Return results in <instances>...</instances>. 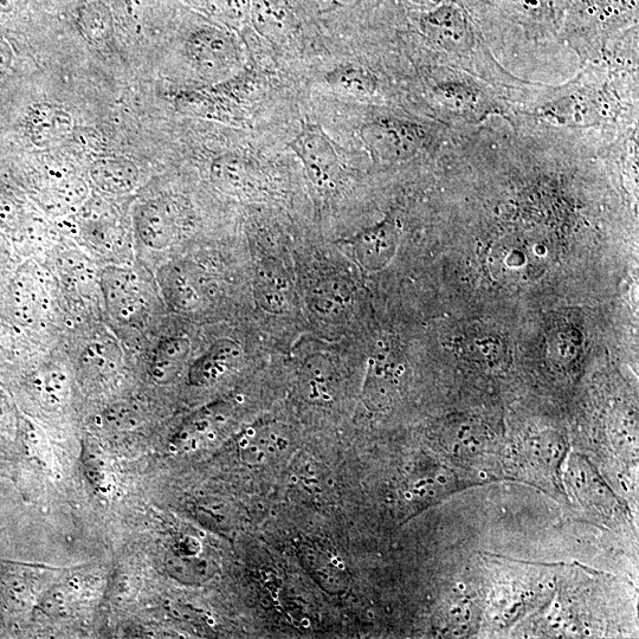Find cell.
<instances>
[{
	"label": "cell",
	"instance_id": "6da1fadb",
	"mask_svg": "<svg viewBox=\"0 0 639 639\" xmlns=\"http://www.w3.org/2000/svg\"><path fill=\"white\" fill-rule=\"evenodd\" d=\"M299 157L309 180L319 189L333 190L347 174L344 148L329 138L320 125H303L289 144Z\"/></svg>",
	"mask_w": 639,
	"mask_h": 639
},
{
	"label": "cell",
	"instance_id": "7a4b0ae2",
	"mask_svg": "<svg viewBox=\"0 0 639 639\" xmlns=\"http://www.w3.org/2000/svg\"><path fill=\"white\" fill-rule=\"evenodd\" d=\"M360 137L371 157L379 163H400L423 150L424 127L408 120L379 118L360 129Z\"/></svg>",
	"mask_w": 639,
	"mask_h": 639
},
{
	"label": "cell",
	"instance_id": "3957f363",
	"mask_svg": "<svg viewBox=\"0 0 639 639\" xmlns=\"http://www.w3.org/2000/svg\"><path fill=\"white\" fill-rule=\"evenodd\" d=\"M421 29L426 40L444 53L463 54L474 47L473 25L466 11L455 2L426 11L421 18Z\"/></svg>",
	"mask_w": 639,
	"mask_h": 639
},
{
	"label": "cell",
	"instance_id": "277c9868",
	"mask_svg": "<svg viewBox=\"0 0 639 639\" xmlns=\"http://www.w3.org/2000/svg\"><path fill=\"white\" fill-rule=\"evenodd\" d=\"M186 53L199 73L209 79L228 75L240 62V50L235 38L215 28L193 32L187 40Z\"/></svg>",
	"mask_w": 639,
	"mask_h": 639
},
{
	"label": "cell",
	"instance_id": "5b68a950",
	"mask_svg": "<svg viewBox=\"0 0 639 639\" xmlns=\"http://www.w3.org/2000/svg\"><path fill=\"white\" fill-rule=\"evenodd\" d=\"M100 289L108 312L121 322L140 318L147 308L144 284L134 270L108 266L100 273Z\"/></svg>",
	"mask_w": 639,
	"mask_h": 639
},
{
	"label": "cell",
	"instance_id": "8992f818",
	"mask_svg": "<svg viewBox=\"0 0 639 639\" xmlns=\"http://www.w3.org/2000/svg\"><path fill=\"white\" fill-rule=\"evenodd\" d=\"M134 222L140 241L153 250L171 247L182 232L179 206L166 198L139 204L135 208Z\"/></svg>",
	"mask_w": 639,
	"mask_h": 639
},
{
	"label": "cell",
	"instance_id": "52a82bcc",
	"mask_svg": "<svg viewBox=\"0 0 639 639\" xmlns=\"http://www.w3.org/2000/svg\"><path fill=\"white\" fill-rule=\"evenodd\" d=\"M539 113L540 118L554 125L587 128L596 127L608 119L609 106L597 94L587 90H576L546 103Z\"/></svg>",
	"mask_w": 639,
	"mask_h": 639
},
{
	"label": "cell",
	"instance_id": "ba28073f",
	"mask_svg": "<svg viewBox=\"0 0 639 639\" xmlns=\"http://www.w3.org/2000/svg\"><path fill=\"white\" fill-rule=\"evenodd\" d=\"M398 238L395 221L386 218L383 222L360 231L341 243L361 268L378 271L384 269L395 256Z\"/></svg>",
	"mask_w": 639,
	"mask_h": 639
},
{
	"label": "cell",
	"instance_id": "9c48e42d",
	"mask_svg": "<svg viewBox=\"0 0 639 639\" xmlns=\"http://www.w3.org/2000/svg\"><path fill=\"white\" fill-rule=\"evenodd\" d=\"M242 359L243 350L236 341L219 339L190 366L187 377L192 386H212L235 371Z\"/></svg>",
	"mask_w": 639,
	"mask_h": 639
},
{
	"label": "cell",
	"instance_id": "30bf717a",
	"mask_svg": "<svg viewBox=\"0 0 639 639\" xmlns=\"http://www.w3.org/2000/svg\"><path fill=\"white\" fill-rule=\"evenodd\" d=\"M229 409L228 404L217 403L193 413L174 435V450L187 453L216 440L219 431L228 422Z\"/></svg>",
	"mask_w": 639,
	"mask_h": 639
},
{
	"label": "cell",
	"instance_id": "8fae6325",
	"mask_svg": "<svg viewBox=\"0 0 639 639\" xmlns=\"http://www.w3.org/2000/svg\"><path fill=\"white\" fill-rule=\"evenodd\" d=\"M32 144L49 147L66 140L74 128L73 116L54 103H37L32 106L25 120Z\"/></svg>",
	"mask_w": 639,
	"mask_h": 639
},
{
	"label": "cell",
	"instance_id": "7c38bea8",
	"mask_svg": "<svg viewBox=\"0 0 639 639\" xmlns=\"http://www.w3.org/2000/svg\"><path fill=\"white\" fill-rule=\"evenodd\" d=\"M159 284L167 302L182 312H195L203 306L205 293L197 276L179 264L159 270Z\"/></svg>",
	"mask_w": 639,
	"mask_h": 639
},
{
	"label": "cell",
	"instance_id": "4fadbf2b",
	"mask_svg": "<svg viewBox=\"0 0 639 639\" xmlns=\"http://www.w3.org/2000/svg\"><path fill=\"white\" fill-rule=\"evenodd\" d=\"M122 365L120 348L112 341L90 342L80 355L79 372L83 384L100 387L118 376Z\"/></svg>",
	"mask_w": 639,
	"mask_h": 639
},
{
	"label": "cell",
	"instance_id": "5bb4252c",
	"mask_svg": "<svg viewBox=\"0 0 639 639\" xmlns=\"http://www.w3.org/2000/svg\"><path fill=\"white\" fill-rule=\"evenodd\" d=\"M90 179L108 195L122 196L132 192L139 182V170L126 158H100L90 166Z\"/></svg>",
	"mask_w": 639,
	"mask_h": 639
},
{
	"label": "cell",
	"instance_id": "9a60e30c",
	"mask_svg": "<svg viewBox=\"0 0 639 639\" xmlns=\"http://www.w3.org/2000/svg\"><path fill=\"white\" fill-rule=\"evenodd\" d=\"M191 353V342L186 337H170L161 340L154 350L150 374L154 382L169 384L183 371Z\"/></svg>",
	"mask_w": 639,
	"mask_h": 639
},
{
	"label": "cell",
	"instance_id": "2e32d148",
	"mask_svg": "<svg viewBox=\"0 0 639 639\" xmlns=\"http://www.w3.org/2000/svg\"><path fill=\"white\" fill-rule=\"evenodd\" d=\"M212 182L230 195H244L254 190V170L241 157L223 156L213 161Z\"/></svg>",
	"mask_w": 639,
	"mask_h": 639
},
{
	"label": "cell",
	"instance_id": "e0dca14e",
	"mask_svg": "<svg viewBox=\"0 0 639 639\" xmlns=\"http://www.w3.org/2000/svg\"><path fill=\"white\" fill-rule=\"evenodd\" d=\"M289 283L282 270L275 266H262L255 280V298L269 313L281 314L289 307Z\"/></svg>",
	"mask_w": 639,
	"mask_h": 639
},
{
	"label": "cell",
	"instance_id": "ac0fdd59",
	"mask_svg": "<svg viewBox=\"0 0 639 639\" xmlns=\"http://www.w3.org/2000/svg\"><path fill=\"white\" fill-rule=\"evenodd\" d=\"M286 437L282 429L273 425H264L258 429H251L242 438L240 448L244 462L250 464H263L271 457L282 453L287 447Z\"/></svg>",
	"mask_w": 639,
	"mask_h": 639
},
{
	"label": "cell",
	"instance_id": "d6986e66",
	"mask_svg": "<svg viewBox=\"0 0 639 639\" xmlns=\"http://www.w3.org/2000/svg\"><path fill=\"white\" fill-rule=\"evenodd\" d=\"M35 390L44 408L51 411L62 408L70 396V383L67 373L61 367L55 365L43 367L37 373Z\"/></svg>",
	"mask_w": 639,
	"mask_h": 639
},
{
	"label": "cell",
	"instance_id": "ffe728a7",
	"mask_svg": "<svg viewBox=\"0 0 639 639\" xmlns=\"http://www.w3.org/2000/svg\"><path fill=\"white\" fill-rule=\"evenodd\" d=\"M301 387L305 396L314 402H328L333 397L334 373L322 357L309 359L301 372Z\"/></svg>",
	"mask_w": 639,
	"mask_h": 639
},
{
	"label": "cell",
	"instance_id": "44dd1931",
	"mask_svg": "<svg viewBox=\"0 0 639 639\" xmlns=\"http://www.w3.org/2000/svg\"><path fill=\"white\" fill-rule=\"evenodd\" d=\"M251 17L258 31L270 40H281L289 28L288 12L280 0H253Z\"/></svg>",
	"mask_w": 639,
	"mask_h": 639
},
{
	"label": "cell",
	"instance_id": "7402d4cb",
	"mask_svg": "<svg viewBox=\"0 0 639 639\" xmlns=\"http://www.w3.org/2000/svg\"><path fill=\"white\" fill-rule=\"evenodd\" d=\"M436 99L458 113L480 111L482 95L473 85L460 80H447L434 87Z\"/></svg>",
	"mask_w": 639,
	"mask_h": 639
},
{
	"label": "cell",
	"instance_id": "603a6c76",
	"mask_svg": "<svg viewBox=\"0 0 639 639\" xmlns=\"http://www.w3.org/2000/svg\"><path fill=\"white\" fill-rule=\"evenodd\" d=\"M311 302L320 315L335 316L345 312L351 303V290L345 281L327 279L311 292Z\"/></svg>",
	"mask_w": 639,
	"mask_h": 639
},
{
	"label": "cell",
	"instance_id": "cb8c5ba5",
	"mask_svg": "<svg viewBox=\"0 0 639 639\" xmlns=\"http://www.w3.org/2000/svg\"><path fill=\"white\" fill-rule=\"evenodd\" d=\"M88 186L85 180L68 177L51 186L48 193V206L54 215H66L85 202Z\"/></svg>",
	"mask_w": 639,
	"mask_h": 639
},
{
	"label": "cell",
	"instance_id": "d4e9b609",
	"mask_svg": "<svg viewBox=\"0 0 639 639\" xmlns=\"http://www.w3.org/2000/svg\"><path fill=\"white\" fill-rule=\"evenodd\" d=\"M79 28L83 37L90 43L106 42L113 32L111 11L100 2L86 4L80 11Z\"/></svg>",
	"mask_w": 639,
	"mask_h": 639
},
{
	"label": "cell",
	"instance_id": "484cf974",
	"mask_svg": "<svg viewBox=\"0 0 639 639\" xmlns=\"http://www.w3.org/2000/svg\"><path fill=\"white\" fill-rule=\"evenodd\" d=\"M166 568L174 579L192 585L208 582L215 574V566L196 555H173L166 561Z\"/></svg>",
	"mask_w": 639,
	"mask_h": 639
},
{
	"label": "cell",
	"instance_id": "4316f807",
	"mask_svg": "<svg viewBox=\"0 0 639 639\" xmlns=\"http://www.w3.org/2000/svg\"><path fill=\"white\" fill-rule=\"evenodd\" d=\"M17 301L24 319L31 324L43 319L49 309L47 290L44 284L34 277H27L21 281V287L17 290Z\"/></svg>",
	"mask_w": 639,
	"mask_h": 639
},
{
	"label": "cell",
	"instance_id": "83f0119b",
	"mask_svg": "<svg viewBox=\"0 0 639 639\" xmlns=\"http://www.w3.org/2000/svg\"><path fill=\"white\" fill-rule=\"evenodd\" d=\"M329 85L355 96H370L376 92V80L369 71L357 67H341L327 77Z\"/></svg>",
	"mask_w": 639,
	"mask_h": 639
},
{
	"label": "cell",
	"instance_id": "f1b7e54d",
	"mask_svg": "<svg viewBox=\"0 0 639 639\" xmlns=\"http://www.w3.org/2000/svg\"><path fill=\"white\" fill-rule=\"evenodd\" d=\"M140 417L137 405L119 403L103 412L102 421L108 429L129 430L139 424Z\"/></svg>",
	"mask_w": 639,
	"mask_h": 639
},
{
	"label": "cell",
	"instance_id": "f546056e",
	"mask_svg": "<svg viewBox=\"0 0 639 639\" xmlns=\"http://www.w3.org/2000/svg\"><path fill=\"white\" fill-rule=\"evenodd\" d=\"M212 5L219 15L231 22H242L250 12L249 0H212Z\"/></svg>",
	"mask_w": 639,
	"mask_h": 639
},
{
	"label": "cell",
	"instance_id": "4dcf8cb0",
	"mask_svg": "<svg viewBox=\"0 0 639 639\" xmlns=\"http://www.w3.org/2000/svg\"><path fill=\"white\" fill-rule=\"evenodd\" d=\"M447 619V624H449V628L453 629V634H455L457 629H466L471 619L468 606L464 605V603L451 605Z\"/></svg>",
	"mask_w": 639,
	"mask_h": 639
},
{
	"label": "cell",
	"instance_id": "1f68e13d",
	"mask_svg": "<svg viewBox=\"0 0 639 639\" xmlns=\"http://www.w3.org/2000/svg\"><path fill=\"white\" fill-rule=\"evenodd\" d=\"M12 60H14V51H12L10 44L0 40V79L8 73Z\"/></svg>",
	"mask_w": 639,
	"mask_h": 639
},
{
	"label": "cell",
	"instance_id": "d6a6232c",
	"mask_svg": "<svg viewBox=\"0 0 639 639\" xmlns=\"http://www.w3.org/2000/svg\"><path fill=\"white\" fill-rule=\"evenodd\" d=\"M605 14L615 15L616 12L624 10L628 0H593Z\"/></svg>",
	"mask_w": 639,
	"mask_h": 639
},
{
	"label": "cell",
	"instance_id": "836d02e7",
	"mask_svg": "<svg viewBox=\"0 0 639 639\" xmlns=\"http://www.w3.org/2000/svg\"><path fill=\"white\" fill-rule=\"evenodd\" d=\"M411 2L419 6H424V8H428V10H430L432 8H436L438 5L454 2V0H411Z\"/></svg>",
	"mask_w": 639,
	"mask_h": 639
},
{
	"label": "cell",
	"instance_id": "e575fe53",
	"mask_svg": "<svg viewBox=\"0 0 639 639\" xmlns=\"http://www.w3.org/2000/svg\"><path fill=\"white\" fill-rule=\"evenodd\" d=\"M18 0H0V11L9 12L14 10Z\"/></svg>",
	"mask_w": 639,
	"mask_h": 639
}]
</instances>
